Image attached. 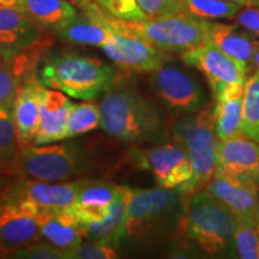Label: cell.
<instances>
[{
	"label": "cell",
	"instance_id": "6da1fadb",
	"mask_svg": "<svg viewBox=\"0 0 259 259\" xmlns=\"http://www.w3.org/2000/svg\"><path fill=\"white\" fill-rule=\"evenodd\" d=\"M101 128L109 137L130 144L162 143L168 138L163 115L131 82L116 78L100 102Z\"/></svg>",
	"mask_w": 259,
	"mask_h": 259
},
{
	"label": "cell",
	"instance_id": "7a4b0ae2",
	"mask_svg": "<svg viewBox=\"0 0 259 259\" xmlns=\"http://www.w3.org/2000/svg\"><path fill=\"white\" fill-rule=\"evenodd\" d=\"M189 196L181 187L132 189L122 240L153 245L176 235L185 223Z\"/></svg>",
	"mask_w": 259,
	"mask_h": 259
},
{
	"label": "cell",
	"instance_id": "3957f363",
	"mask_svg": "<svg viewBox=\"0 0 259 259\" xmlns=\"http://www.w3.org/2000/svg\"><path fill=\"white\" fill-rule=\"evenodd\" d=\"M78 6L84 14L96 19L111 31L139 37L166 53H183L208 40L210 21L206 19L181 14L143 21H125L108 14L96 2Z\"/></svg>",
	"mask_w": 259,
	"mask_h": 259
},
{
	"label": "cell",
	"instance_id": "277c9868",
	"mask_svg": "<svg viewBox=\"0 0 259 259\" xmlns=\"http://www.w3.org/2000/svg\"><path fill=\"white\" fill-rule=\"evenodd\" d=\"M37 77L47 88L84 101L105 94L118 78L111 65L76 51L46 52L37 66Z\"/></svg>",
	"mask_w": 259,
	"mask_h": 259
},
{
	"label": "cell",
	"instance_id": "5b68a950",
	"mask_svg": "<svg viewBox=\"0 0 259 259\" xmlns=\"http://www.w3.org/2000/svg\"><path fill=\"white\" fill-rule=\"evenodd\" d=\"M89 150L80 141L59 144L21 145L6 173L14 179L65 181L83 178L93 167Z\"/></svg>",
	"mask_w": 259,
	"mask_h": 259
},
{
	"label": "cell",
	"instance_id": "8992f818",
	"mask_svg": "<svg viewBox=\"0 0 259 259\" xmlns=\"http://www.w3.org/2000/svg\"><path fill=\"white\" fill-rule=\"evenodd\" d=\"M236 220L205 190L190 198L184 228L186 236L211 257L234 258Z\"/></svg>",
	"mask_w": 259,
	"mask_h": 259
},
{
	"label": "cell",
	"instance_id": "52a82bcc",
	"mask_svg": "<svg viewBox=\"0 0 259 259\" xmlns=\"http://www.w3.org/2000/svg\"><path fill=\"white\" fill-rule=\"evenodd\" d=\"M170 135L174 143L185 151L193 167L192 179L180 187L190 194L197 192L211 179L218 166L219 139L213 108L206 105L199 111L180 116L171 126Z\"/></svg>",
	"mask_w": 259,
	"mask_h": 259
},
{
	"label": "cell",
	"instance_id": "ba28073f",
	"mask_svg": "<svg viewBox=\"0 0 259 259\" xmlns=\"http://www.w3.org/2000/svg\"><path fill=\"white\" fill-rule=\"evenodd\" d=\"M149 84L156 99L171 114H191L205 106L206 95L198 80L176 65L164 61L150 72Z\"/></svg>",
	"mask_w": 259,
	"mask_h": 259
},
{
	"label": "cell",
	"instance_id": "9c48e42d",
	"mask_svg": "<svg viewBox=\"0 0 259 259\" xmlns=\"http://www.w3.org/2000/svg\"><path fill=\"white\" fill-rule=\"evenodd\" d=\"M142 169L151 171L157 185L166 189L180 187L192 179L193 167L185 151L177 143H156L147 150L131 151V156Z\"/></svg>",
	"mask_w": 259,
	"mask_h": 259
},
{
	"label": "cell",
	"instance_id": "30bf717a",
	"mask_svg": "<svg viewBox=\"0 0 259 259\" xmlns=\"http://www.w3.org/2000/svg\"><path fill=\"white\" fill-rule=\"evenodd\" d=\"M181 59L206 77L213 95L227 84L246 83L247 67L227 56L225 52L208 40L199 46L183 52Z\"/></svg>",
	"mask_w": 259,
	"mask_h": 259
},
{
	"label": "cell",
	"instance_id": "8fae6325",
	"mask_svg": "<svg viewBox=\"0 0 259 259\" xmlns=\"http://www.w3.org/2000/svg\"><path fill=\"white\" fill-rule=\"evenodd\" d=\"M204 190L225 206L235 220L254 221L259 210L257 184L216 169Z\"/></svg>",
	"mask_w": 259,
	"mask_h": 259
},
{
	"label": "cell",
	"instance_id": "7c38bea8",
	"mask_svg": "<svg viewBox=\"0 0 259 259\" xmlns=\"http://www.w3.org/2000/svg\"><path fill=\"white\" fill-rule=\"evenodd\" d=\"M82 179L69 183H52L34 179H16L11 185L3 189L6 196L12 199L31 200L46 211H59L70 208L76 202Z\"/></svg>",
	"mask_w": 259,
	"mask_h": 259
},
{
	"label": "cell",
	"instance_id": "4fadbf2b",
	"mask_svg": "<svg viewBox=\"0 0 259 259\" xmlns=\"http://www.w3.org/2000/svg\"><path fill=\"white\" fill-rule=\"evenodd\" d=\"M101 48L115 65L136 72H153L167 59L166 52L149 42L118 32H112Z\"/></svg>",
	"mask_w": 259,
	"mask_h": 259
},
{
	"label": "cell",
	"instance_id": "5bb4252c",
	"mask_svg": "<svg viewBox=\"0 0 259 259\" xmlns=\"http://www.w3.org/2000/svg\"><path fill=\"white\" fill-rule=\"evenodd\" d=\"M38 240H42V234L35 219L22 212L0 191V258H8L11 251Z\"/></svg>",
	"mask_w": 259,
	"mask_h": 259
},
{
	"label": "cell",
	"instance_id": "9a60e30c",
	"mask_svg": "<svg viewBox=\"0 0 259 259\" xmlns=\"http://www.w3.org/2000/svg\"><path fill=\"white\" fill-rule=\"evenodd\" d=\"M216 169L240 179L252 181L259 186V143L239 135L218 141Z\"/></svg>",
	"mask_w": 259,
	"mask_h": 259
},
{
	"label": "cell",
	"instance_id": "2e32d148",
	"mask_svg": "<svg viewBox=\"0 0 259 259\" xmlns=\"http://www.w3.org/2000/svg\"><path fill=\"white\" fill-rule=\"evenodd\" d=\"M42 29L19 6H0V47L18 53L52 45Z\"/></svg>",
	"mask_w": 259,
	"mask_h": 259
},
{
	"label": "cell",
	"instance_id": "e0dca14e",
	"mask_svg": "<svg viewBox=\"0 0 259 259\" xmlns=\"http://www.w3.org/2000/svg\"><path fill=\"white\" fill-rule=\"evenodd\" d=\"M40 97V127L35 136L34 145L51 144L66 139V124L73 102L66 94L47 89L44 84H38Z\"/></svg>",
	"mask_w": 259,
	"mask_h": 259
},
{
	"label": "cell",
	"instance_id": "ac0fdd59",
	"mask_svg": "<svg viewBox=\"0 0 259 259\" xmlns=\"http://www.w3.org/2000/svg\"><path fill=\"white\" fill-rule=\"evenodd\" d=\"M40 83L36 71L24 80L12 100V115L19 147L32 144L40 127L41 111L37 92Z\"/></svg>",
	"mask_w": 259,
	"mask_h": 259
},
{
	"label": "cell",
	"instance_id": "d6986e66",
	"mask_svg": "<svg viewBox=\"0 0 259 259\" xmlns=\"http://www.w3.org/2000/svg\"><path fill=\"white\" fill-rule=\"evenodd\" d=\"M119 185L106 180L82 179L76 202L71 208L79 225L99 222L109 213V205L118 194Z\"/></svg>",
	"mask_w": 259,
	"mask_h": 259
},
{
	"label": "cell",
	"instance_id": "ffe728a7",
	"mask_svg": "<svg viewBox=\"0 0 259 259\" xmlns=\"http://www.w3.org/2000/svg\"><path fill=\"white\" fill-rule=\"evenodd\" d=\"M131 194V187L119 185L118 194L109 205L108 216L102 221L78 226L82 238L87 241L102 242L118 247L124 235L126 211Z\"/></svg>",
	"mask_w": 259,
	"mask_h": 259
},
{
	"label": "cell",
	"instance_id": "44dd1931",
	"mask_svg": "<svg viewBox=\"0 0 259 259\" xmlns=\"http://www.w3.org/2000/svg\"><path fill=\"white\" fill-rule=\"evenodd\" d=\"M50 46L44 45L34 50L16 53L3 66L0 70V107L11 105L19 87L37 71L38 64Z\"/></svg>",
	"mask_w": 259,
	"mask_h": 259
},
{
	"label": "cell",
	"instance_id": "7402d4cb",
	"mask_svg": "<svg viewBox=\"0 0 259 259\" xmlns=\"http://www.w3.org/2000/svg\"><path fill=\"white\" fill-rule=\"evenodd\" d=\"M208 41L212 42L227 56L248 66L253 63L255 51L259 47V41L252 37L248 32L242 31L238 25H229L210 22Z\"/></svg>",
	"mask_w": 259,
	"mask_h": 259
},
{
	"label": "cell",
	"instance_id": "603a6c76",
	"mask_svg": "<svg viewBox=\"0 0 259 259\" xmlns=\"http://www.w3.org/2000/svg\"><path fill=\"white\" fill-rule=\"evenodd\" d=\"M19 8L41 28L56 32L78 15L67 0H21Z\"/></svg>",
	"mask_w": 259,
	"mask_h": 259
},
{
	"label": "cell",
	"instance_id": "cb8c5ba5",
	"mask_svg": "<svg viewBox=\"0 0 259 259\" xmlns=\"http://www.w3.org/2000/svg\"><path fill=\"white\" fill-rule=\"evenodd\" d=\"M34 219L40 227L42 239L63 251L66 259H69L70 253L77 246L82 244L79 227L64 222L57 215V211L40 210Z\"/></svg>",
	"mask_w": 259,
	"mask_h": 259
},
{
	"label": "cell",
	"instance_id": "d4e9b609",
	"mask_svg": "<svg viewBox=\"0 0 259 259\" xmlns=\"http://www.w3.org/2000/svg\"><path fill=\"white\" fill-rule=\"evenodd\" d=\"M112 32L105 25L82 11V14L77 15L73 21L57 31V34L60 40L66 44L101 47Z\"/></svg>",
	"mask_w": 259,
	"mask_h": 259
},
{
	"label": "cell",
	"instance_id": "484cf974",
	"mask_svg": "<svg viewBox=\"0 0 259 259\" xmlns=\"http://www.w3.org/2000/svg\"><path fill=\"white\" fill-rule=\"evenodd\" d=\"M242 97L244 96L215 99L213 119H215V131L219 141H226L242 135Z\"/></svg>",
	"mask_w": 259,
	"mask_h": 259
},
{
	"label": "cell",
	"instance_id": "4316f807",
	"mask_svg": "<svg viewBox=\"0 0 259 259\" xmlns=\"http://www.w3.org/2000/svg\"><path fill=\"white\" fill-rule=\"evenodd\" d=\"M181 14L200 19L234 18L240 5L226 0H179Z\"/></svg>",
	"mask_w": 259,
	"mask_h": 259
},
{
	"label": "cell",
	"instance_id": "83f0119b",
	"mask_svg": "<svg viewBox=\"0 0 259 259\" xmlns=\"http://www.w3.org/2000/svg\"><path fill=\"white\" fill-rule=\"evenodd\" d=\"M242 135L259 143V73L246 79L242 97Z\"/></svg>",
	"mask_w": 259,
	"mask_h": 259
},
{
	"label": "cell",
	"instance_id": "f1b7e54d",
	"mask_svg": "<svg viewBox=\"0 0 259 259\" xmlns=\"http://www.w3.org/2000/svg\"><path fill=\"white\" fill-rule=\"evenodd\" d=\"M101 126L100 105L95 102L73 103L66 124V139L88 134Z\"/></svg>",
	"mask_w": 259,
	"mask_h": 259
},
{
	"label": "cell",
	"instance_id": "f546056e",
	"mask_svg": "<svg viewBox=\"0 0 259 259\" xmlns=\"http://www.w3.org/2000/svg\"><path fill=\"white\" fill-rule=\"evenodd\" d=\"M19 143L16 135V127L10 106L0 107V171L6 173L17 156Z\"/></svg>",
	"mask_w": 259,
	"mask_h": 259
},
{
	"label": "cell",
	"instance_id": "4dcf8cb0",
	"mask_svg": "<svg viewBox=\"0 0 259 259\" xmlns=\"http://www.w3.org/2000/svg\"><path fill=\"white\" fill-rule=\"evenodd\" d=\"M235 246L241 259H259V235L254 221L236 220Z\"/></svg>",
	"mask_w": 259,
	"mask_h": 259
},
{
	"label": "cell",
	"instance_id": "1f68e13d",
	"mask_svg": "<svg viewBox=\"0 0 259 259\" xmlns=\"http://www.w3.org/2000/svg\"><path fill=\"white\" fill-rule=\"evenodd\" d=\"M97 3L116 18L125 21H143L148 18L137 0H97Z\"/></svg>",
	"mask_w": 259,
	"mask_h": 259
},
{
	"label": "cell",
	"instance_id": "d6a6232c",
	"mask_svg": "<svg viewBox=\"0 0 259 259\" xmlns=\"http://www.w3.org/2000/svg\"><path fill=\"white\" fill-rule=\"evenodd\" d=\"M8 258H24V259H66V255L56 246L47 241H35L24 247L16 248L11 251Z\"/></svg>",
	"mask_w": 259,
	"mask_h": 259
},
{
	"label": "cell",
	"instance_id": "836d02e7",
	"mask_svg": "<svg viewBox=\"0 0 259 259\" xmlns=\"http://www.w3.org/2000/svg\"><path fill=\"white\" fill-rule=\"evenodd\" d=\"M118 257L115 246L87 241L77 246L70 253L69 259H114Z\"/></svg>",
	"mask_w": 259,
	"mask_h": 259
},
{
	"label": "cell",
	"instance_id": "e575fe53",
	"mask_svg": "<svg viewBox=\"0 0 259 259\" xmlns=\"http://www.w3.org/2000/svg\"><path fill=\"white\" fill-rule=\"evenodd\" d=\"M137 2L148 18L181 15L179 0H137Z\"/></svg>",
	"mask_w": 259,
	"mask_h": 259
},
{
	"label": "cell",
	"instance_id": "d590c367",
	"mask_svg": "<svg viewBox=\"0 0 259 259\" xmlns=\"http://www.w3.org/2000/svg\"><path fill=\"white\" fill-rule=\"evenodd\" d=\"M235 18L240 27L254 35L259 28V6H247L246 9H240L235 15Z\"/></svg>",
	"mask_w": 259,
	"mask_h": 259
},
{
	"label": "cell",
	"instance_id": "8d00e7d4",
	"mask_svg": "<svg viewBox=\"0 0 259 259\" xmlns=\"http://www.w3.org/2000/svg\"><path fill=\"white\" fill-rule=\"evenodd\" d=\"M19 53V52H18ZM15 52H11V51H8V50H5V48H3V47H0V70L3 69V66H4V65L8 63V61L11 59L12 57L15 56Z\"/></svg>",
	"mask_w": 259,
	"mask_h": 259
},
{
	"label": "cell",
	"instance_id": "74e56055",
	"mask_svg": "<svg viewBox=\"0 0 259 259\" xmlns=\"http://www.w3.org/2000/svg\"><path fill=\"white\" fill-rule=\"evenodd\" d=\"M226 2L234 3L240 6H259L258 0H226Z\"/></svg>",
	"mask_w": 259,
	"mask_h": 259
},
{
	"label": "cell",
	"instance_id": "f35d334b",
	"mask_svg": "<svg viewBox=\"0 0 259 259\" xmlns=\"http://www.w3.org/2000/svg\"><path fill=\"white\" fill-rule=\"evenodd\" d=\"M21 0H0V6H19Z\"/></svg>",
	"mask_w": 259,
	"mask_h": 259
},
{
	"label": "cell",
	"instance_id": "ab89813d",
	"mask_svg": "<svg viewBox=\"0 0 259 259\" xmlns=\"http://www.w3.org/2000/svg\"><path fill=\"white\" fill-rule=\"evenodd\" d=\"M252 65L254 66L255 73H259V47H258V50L255 51V54H254V58H253V63H252Z\"/></svg>",
	"mask_w": 259,
	"mask_h": 259
},
{
	"label": "cell",
	"instance_id": "60d3db41",
	"mask_svg": "<svg viewBox=\"0 0 259 259\" xmlns=\"http://www.w3.org/2000/svg\"><path fill=\"white\" fill-rule=\"evenodd\" d=\"M73 3H76L77 5H83V4H88V3H93V2H96L97 0H72Z\"/></svg>",
	"mask_w": 259,
	"mask_h": 259
},
{
	"label": "cell",
	"instance_id": "b9f144b4",
	"mask_svg": "<svg viewBox=\"0 0 259 259\" xmlns=\"http://www.w3.org/2000/svg\"><path fill=\"white\" fill-rule=\"evenodd\" d=\"M4 178H8V177H5L4 174L2 173V171H0V191H2L3 189H4Z\"/></svg>",
	"mask_w": 259,
	"mask_h": 259
},
{
	"label": "cell",
	"instance_id": "7bdbcfd3",
	"mask_svg": "<svg viewBox=\"0 0 259 259\" xmlns=\"http://www.w3.org/2000/svg\"><path fill=\"white\" fill-rule=\"evenodd\" d=\"M254 223H255V227H257V232H258V235H259V210H258L257 215H255Z\"/></svg>",
	"mask_w": 259,
	"mask_h": 259
},
{
	"label": "cell",
	"instance_id": "ee69618b",
	"mask_svg": "<svg viewBox=\"0 0 259 259\" xmlns=\"http://www.w3.org/2000/svg\"><path fill=\"white\" fill-rule=\"evenodd\" d=\"M254 35H257V36H259V28H258V30L254 32Z\"/></svg>",
	"mask_w": 259,
	"mask_h": 259
},
{
	"label": "cell",
	"instance_id": "f6af8a7d",
	"mask_svg": "<svg viewBox=\"0 0 259 259\" xmlns=\"http://www.w3.org/2000/svg\"><path fill=\"white\" fill-rule=\"evenodd\" d=\"M258 2H259V0H258Z\"/></svg>",
	"mask_w": 259,
	"mask_h": 259
}]
</instances>
